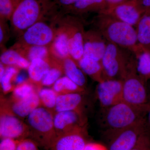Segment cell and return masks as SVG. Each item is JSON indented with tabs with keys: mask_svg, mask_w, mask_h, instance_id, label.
<instances>
[{
	"mask_svg": "<svg viewBox=\"0 0 150 150\" xmlns=\"http://www.w3.org/2000/svg\"><path fill=\"white\" fill-rule=\"evenodd\" d=\"M11 111L20 118H27L34 110L41 105L37 91L24 99L7 102Z\"/></svg>",
	"mask_w": 150,
	"mask_h": 150,
	"instance_id": "cell-15",
	"label": "cell"
},
{
	"mask_svg": "<svg viewBox=\"0 0 150 150\" xmlns=\"http://www.w3.org/2000/svg\"><path fill=\"white\" fill-rule=\"evenodd\" d=\"M52 28L43 22L35 23L25 30L23 39L26 44L32 46H46L54 39Z\"/></svg>",
	"mask_w": 150,
	"mask_h": 150,
	"instance_id": "cell-13",
	"label": "cell"
},
{
	"mask_svg": "<svg viewBox=\"0 0 150 150\" xmlns=\"http://www.w3.org/2000/svg\"><path fill=\"white\" fill-rule=\"evenodd\" d=\"M37 93L41 106L55 113L56 100L58 96L56 92L53 88H45L38 89Z\"/></svg>",
	"mask_w": 150,
	"mask_h": 150,
	"instance_id": "cell-26",
	"label": "cell"
},
{
	"mask_svg": "<svg viewBox=\"0 0 150 150\" xmlns=\"http://www.w3.org/2000/svg\"><path fill=\"white\" fill-rule=\"evenodd\" d=\"M123 81L105 80L97 86V97L102 108H106L123 101Z\"/></svg>",
	"mask_w": 150,
	"mask_h": 150,
	"instance_id": "cell-9",
	"label": "cell"
},
{
	"mask_svg": "<svg viewBox=\"0 0 150 150\" xmlns=\"http://www.w3.org/2000/svg\"><path fill=\"white\" fill-rule=\"evenodd\" d=\"M131 150H150V130L142 135Z\"/></svg>",
	"mask_w": 150,
	"mask_h": 150,
	"instance_id": "cell-33",
	"label": "cell"
},
{
	"mask_svg": "<svg viewBox=\"0 0 150 150\" xmlns=\"http://www.w3.org/2000/svg\"><path fill=\"white\" fill-rule=\"evenodd\" d=\"M102 13L110 15L134 27L137 26L143 14L136 1L126 2L108 8Z\"/></svg>",
	"mask_w": 150,
	"mask_h": 150,
	"instance_id": "cell-12",
	"label": "cell"
},
{
	"mask_svg": "<svg viewBox=\"0 0 150 150\" xmlns=\"http://www.w3.org/2000/svg\"><path fill=\"white\" fill-rule=\"evenodd\" d=\"M150 130L147 117L124 129L113 131H104L109 140L108 150H131L140 138Z\"/></svg>",
	"mask_w": 150,
	"mask_h": 150,
	"instance_id": "cell-6",
	"label": "cell"
},
{
	"mask_svg": "<svg viewBox=\"0 0 150 150\" xmlns=\"http://www.w3.org/2000/svg\"><path fill=\"white\" fill-rule=\"evenodd\" d=\"M79 0H58V3L63 6L66 7L67 8L74 4L75 3Z\"/></svg>",
	"mask_w": 150,
	"mask_h": 150,
	"instance_id": "cell-39",
	"label": "cell"
},
{
	"mask_svg": "<svg viewBox=\"0 0 150 150\" xmlns=\"http://www.w3.org/2000/svg\"><path fill=\"white\" fill-rule=\"evenodd\" d=\"M5 70L6 68L4 67V65L1 63L0 64V79H1L3 75L4 74Z\"/></svg>",
	"mask_w": 150,
	"mask_h": 150,
	"instance_id": "cell-42",
	"label": "cell"
},
{
	"mask_svg": "<svg viewBox=\"0 0 150 150\" xmlns=\"http://www.w3.org/2000/svg\"><path fill=\"white\" fill-rule=\"evenodd\" d=\"M84 33L81 25L79 23L72 26L69 33L70 56L77 62L83 56Z\"/></svg>",
	"mask_w": 150,
	"mask_h": 150,
	"instance_id": "cell-16",
	"label": "cell"
},
{
	"mask_svg": "<svg viewBox=\"0 0 150 150\" xmlns=\"http://www.w3.org/2000/svg\"><path fill=\"white\" fill-rule=\"evenodd\" d=\"M107 41L96 30L84 33L83 56L100 62L107 46Z\"/></svg>",
	"mask_w": 150,
	"mask_h": 150,
	"instance_id": "cell-14",
	"label": "cell"
},
{
	"mask_svg": "<svg viewBox=\"0 0 150 150\" xmlns=\"http://www.w3.org/2000/svg\"><path fill=\"white\" fill-rule=\"evenodd\" d=\"M48 50L46 46H32L27 52V59L30 62L34 59L45 60L48 56Z\"/></svg>",
	"mask_w": 150,
	"mask_h": 150,
	"instance_id": "cell-32",
	"label": "cell"
},
{
	"mask_svg": "<svg viewBox=\"0 0 150 150\" xmlns=\"http://www.w3.org/2000/svg\"><path fill=\"white\" fill-rule=\"evenodd\" d=\"M37 91L32 83L26 82L14 88L13 91L11 101L24 99Z\"/></svg>",
	"mask_w": 150,
	"mask_h": 150,
	"instance_id": "cell-29",
	"label": "cell"
},
{
	"mask_svg": "<svg viewBox=\"0 0 150 150\" xmlns=\"http://www.w3.org/2000/svg\"><path fill=\"white\" fill-rule=\"evenodd\" d=\"M83 93H74L58 95L55 112L66 111L83 112L84 98Z\"/></svg>",
	"mask_w": 150,
	"mask_h": 150,
	"instance_id": "cell-17",
	"label": "cell"
},
{
	"mask_svg": "<svg viewBox=\"0 0 150 150\" xmlns=\"http://www.w3.org/2000/svg\"><path fill=\"white\" fill-rule=\"evenodd\" d=\"M51 1L19 0L11 18L14 27L18 30H26L47 12Z\"/></svg>",
	"mask_w": 150,
	"mask_h": 150,
	"instance_id": "cell-5",
	"label": "cell"
},
{
	"mask_svg": "<svg viewBox=\"0 0 150 150\" xmlns=\"http://www.w3.org/2000/svg\"><path fill=\"white\" fill-rule=\"evenodd\" d=\"M18 73V69L17 67L12 66H8L6 67L4 74L1 79H0L1 87L4 93H7L13 90L14 88L12 82Z\"/></svg>",
	"mask_w": 150,
	"mask_h": 150,
	"instance_id": "cell-28",
	"label": "cell"
},
{
	"mask_svg": "<svg viewBox=\"0 0 150 150\" xmlns=\"http://www.w3.org/2000/svg\"><path fill=\"white\" fill-rule=\"evenodd\" d=\"M1 63L4 66H12L26 69L29 67L30 62L26 58L13 50H7L1 55Z\"/></svg>",
	"mask_w": 150,
	"mask_h": 150,
	"instance_id": "cell-24",
	"label": "cell"
},
{
	"mask_svg": "<svg viewBox=\"0 0 150 150\" xmlns=\"http://www.w3.org/2000/svg\"><path fill=\"white\" fill-rule=\"evenodd\" d=\"M149 105L137 106L123 101L102 108L100 125L105 131L124 129L146 117Z\"/></svg>",
	"mask_w": 150,
	"mask_h": 150,
	"instance_id": "cell-2",
	"label": "cell"
},
{
	"mask_svg": "<svg viewBox=\"0 0 150 150\" xmlns=\"http://www.w3.org/2000/svg\"><path fill=\"white\" fill-rule=\"evenodd\" d=\"M123 81V101L137 106H148L147 82L137 74L136 59Z\"/></svg>",
	"mask_w": 150,
	"mask_h": 150,
	"instance_id": "cell-7",
	"label": "cell"
},
{
	"mask_svg": "<svg viewBox=\"0 0 150 150\" xmlns=\"http://www.w3.org/2000/svg\"><path fill=\"white\" fill-rule=\"evenodd\" d=\"M39 148L35 142L28 138L18 141L16 150H40Z\"/></svg>",
	"mask_w": 150,
	"mask_h": 150,
	"instance_id": "cell-34",
	"label": "cell"
},
{
	"mask_svg": "<svg viewBox=\"0 0 150 150\" xmlns=\"http://www.w3.org/2000/svg\"><path fill=\"white\" fill-rule=\"evenodd\" d=\"M69 33H61L56 36L53 43V50L59 58L62 59L69 58Z\"/></svg>",
	"mask_w": 150,
	"mask_h": 150,
	"instance_id": "cell-27",
	"label": "cell"
},
{
	"mask_svg": "<svg viewBox=\"0 0 150 150\" xmlns=\"http://www.w3.org/2000/svg\"><path fill=\"white\" fill-rule=\"evenodd\" d=\"M54 126L57 137L76 129L86 127L83 112L66 111L54 114Z\"/></svg>",
	"mask_w": 150,
	"mask_h": 150,
	"instance_id": "cell-10",
	"label": "cell"
},
{
	"mask_svg": "<svg viewBox=\"0 0 150 150\" xmlns=\"http://www.w3.org/2000/svg\"><path fill=\"white\" fill-rule=\"evenodd\" d=\"M135 29L138 44L150 49V12L142 14Z\"/></svg>",
	"mask_w": 150,
	"mask_h": 150,
	"instance_id": "cell-22",
	"label": "cell"
},
{
	"mask_svg": "<svg viewBox=\"0 0 150 150\" xmlns=\"http://www.w3.org/2000/svg\"><path fill=\"white\" fill-rule=\"evenodd\" d=\"M26 80H27V77L25 74L24 73H18L15 77L14 81L15 83L18 86L26 82H27Z\"/></svg>",
	"mask_w": 150,
	"mask_h": 150,
	"instance_id": "cell-38",
	"label": "cell"
},
{
	"mask_svg": "<svg viewBox=\"0 0 150 150\" xmlns=\"http://www.w3.org/2000/svg\"><path fill=\"white\" fill-rule=\"evenodd\" d=\"M95 24L97 30L109 43L131 52L138 44L135 28L110 15L98 13L96 18Z\"/></svg>",
	"mask_w": 150,
	"mask_h": 150,
	"instance_id": "cell-1",
	"label": "cell"
},
{
	"mask_svg": "<svg viewBox=\"0 0 150 150\" xmlns=\"http://www.w3.org/2000/svg\"><path fill=\"white\" fill-rule=\"evenodd\" d=\"M0 117V137L20 141L28 137L27 124L11 111L7 102L2 103Z\"/></svg>",
	"mask_w": 150,
	"mask_h": 150,
	"instance_id": "cell-8",
	"label": "cell"
},
{
	"mask_svg": "<svg viewBox=\"0 0 150 150\" xmlns=\"http://www.w3.org/2000/svg\"><path fill=\"white\" fill-rule=\"evenodd\" d=\"M136 59L137 74L147 82L150 81V49L138 44L132 52Z\"/></svg>",
	"mask_w": 150,
	"mask_h": 150,
	"instance_id": "cell-18",
	"label": "cell"
},
{
	"mask_svg": "<svg viewBox=\"0 0 150 150\" xmlns=\"http://www.w3.org/2000/svg\"><path fill=\"white\" fill-rule=\"evenodd\" d=\"M108 7L105 0H79L68 8L75 13L82 14L92 12L100 13L104 12Z\"/></svg>",
	"mask_w": 150,
	"mask_h": 150,
	"instance_id": "cell-20",
	"label": "cell"
},
{
	"mask_svg": "<svg viewBox=\"0 0 150 150\" xmlns=\"http://www.w3.org/2000/svg\"><path fill=\"white\" fill-rule=\"evenodd\" d=\"M87 143L83 127L58 136L48 150H83Z\"/></svg>",
	"mask_w": 150,
	"mask_h": 150,
	"instance_id": "cell-11",
	"label": "cell"
},
{
	"mask_svg": "<svg viewBox=\"0 0 150 150\" xmlns=\"http://www.w3.org/2000/svg\"><path fill=\"white\" fill-rule=\"evenodd\" d=\"M18 141L11 139H1L0 150H16Z\"/></svg>",
	"mask_w": 150,
	"mask_h": 150,
	"instance_id": "cell-35",
	"label": "cell"
},
{
	"mask_svg": "<svg viewBox=\"0 0 150 150\" xmlns=\"http://www.w3.org/2000/svg\"><path fill=\"white\" fill-rule=\"evenodd\" d=\"M54 114L40 105L26 118L28 138L46 150H48L57 137L54 126Z\"/></svg>",
	"mask_w": 150,
	"mask_h": 150,
	"instance_id": "cell-3",
	"label": "cell"
},
{
	"mask_svg": "<svg viewBox=\"0 0 150 150\" xmlns=\"http://www.w3.org/2000/svg\"><path fill=\"white\" fill-rule=\"evenodd\" d=\"M123 49L107 41L106 50L100 61L104 80H123L126 76L135 58L131 57Z\"/></svg>",
	"mask_w": 150,
	"mask_h": 150,
	"instance_id": "cell-4",
	"label": "cell"
},
{
	"mask_svg": "<svg viewBox=\"0 0 150 150\" xmlns=\"http://www.w3.org/2000/svg\"><path fill=\"white\" fill-rule=\"evenodd\" d=\"M51 66L46 60L35 59L30 62L28 68V73L30 80L35 83H40L42 79Z\"/></svg>",
	"mask_w": 150,
	"mask_h": 150,
	"instance_id": "cell-23",
	"label": "cell"
},
{
	"mask_svg": "<svg viewBox=\"0 0 150 150\" xmlns=\"http://www.w3.org/2000/svg\"><path fill=\"white\" fill-rule=\"evenodd\" d=\"M77 64L85 74L88 75L98 83L104 81L100 62L87 56H83Z\"/></svg>",
	"mask_w": 150,
	"mask_h": 150,
	"instance_id": "cell-19",
	"label": "cell"
},
{
	"mask_svg": "<svg viewBox=\"0 0 150 150\" xmlns=\"http://www.w3.org/2000/svg\"><path fill=\"white\" fill-rule=\"evenodd\" d=\"M53 89L58 95L80 93H84L85 89L81 87L67 76L61 77L53 86Z\"/></svg>",
	"mask_w": 150,
	"mask_h": 150,
	"instance_id": "cell-25",
	"label": "cell"
},
{
	"mask_svg": "<svg viewBox=\"0 0 150 150\" xmlns=\"http://www.w3.org/2000/svg\"><path fill=\"white\" fill-rule=\"evenodd\" d=\"M63 69L66 76L81 87L85 89L86 83L85 74L74 59L71 57L65 59Z\"/></svg>",
	"mask_w": 150,
	"mask_h": 150,
	"instance_id": "cell-21",
	"label": "cell"
},
{
	"mask_svg": "<svg viewBox=\"0 0 150 150\" xmlns=\"http://www.w3.org/2000/svg\"><path fill=\"white\" fill-rule=\"evenodd\" d=\"M4 32H3V29L2 28L1 26V28H0V42H1V43L3 40H4Z\"/></svg>",
	"mask_w": 150,
	"mask_h": 150,
	"instance_id": "cell-43",
	"label": "cell"
},
{
	"mask_svg": "<svg viewBox=\"0 0 150 150\" xmlns=\"http://www.w3.org/2000/svg\"><path fill=\"white\" fill-rule=\"evenodd\" d=\"M19 0H0L1 18H11Z\"/></svg>",
	"mask_w": 150,
	"mask_h": 150,
	"instance_id": "cell-30",
	"label": "cell"
},
{
	"mask_svg": "<svg viewBox=\"0 0 150 150\" xmlns=\"http://www.w3.org/2000/svg\"><path fill=\"white\" fill-rule=\"evenodd\" d=\"M136 2L142 13L150 12V0H136Z\"/></svg>",
	"mask_w": 150,
	"mask_h": 150,
	"instance_id": "cell-36",
	"label": "cell"
},
{
	"mask_svg": "<svg viewBox=\"0 0 150 150\" xmlns=\"http://www.w3.org/2000/svg\"><path fill=\"white\" fill-rule=\"evenodd\" d=\"M83 150H108V148L102 144L88 142Z\"/></svg>",
	"mask_w": 150,
	"mask_h": 150,
	"instance_id": "cell-37",
	"label": "cell"
},
{
	"mask_svg": "<svg viewBox=\"0 0 150 150\" xmlns=\"http://www.w3.org/2000/svg\"><path fill=\"white\" fill-rule=\"evenodd\" d=\"M148 86V105H149V108H148L147 112V119L148 122L150 126V87Z\"/></svg>",
	"mask_w": 150,
	"mask_h": 150,
	"instance_id": "cell-41",
	"label": "cell"
},
{
	"mask_svg": "<svg viewBox=\"0 0 150 150\" xmlns=\"http://www.w3.org/2000/svg\"><path fill=\"white\" fill-rule=\"evenodd\" d=\"M105 1L108 7V8L116 5L121 3L130 1H136V0H105Z\"/></svg>",
	"mask_w": 150,
	"mask_h": 150,
	"instance_id": "cell-40",
	"label": "cell"
},
{
	"mask_svg": "<svg viewBox=\"0 0 150 150\" xmlns=\"http://www.w3.org/2000/svg\"><path fill=\"white\" fill-rule=\"evenodd\" d=\"M62 71L59 67H53L50 68L43 77L40 84L45 86H53L56 81L62 77Z\"/></svg>",
	"mask_w": 150,
	"mask_h": 150,
	"instance_id": "cell-31",
	"label": "cell"
}]
</instances>
